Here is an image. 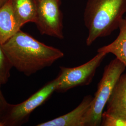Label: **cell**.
<instances>
[{"mask_svg":"<svg viewBox=\"0 0 126 126\" xmlns=\"http://www.w3.org/2000/svg\"><path fill=\"white\" fill-rule=\"evenodd\" d=\"M1 46L12 66L27 76L49 67L64 56L59 49L46 45L21 30Z\"/></svg>","mask_w":126,"mask_h":126,"instance_id":"obj_1","label":"cell"},{"mask_svg":"<svg viewBox=\"0 0 126 126\" xmlns=\"http://www.w3.org/2000/svg\"><path fill=\"white\" fill-rule=\"evenodd\" d=\"M126 13V0H88L84 14L87 46L118 29Z\"/></svg>","mask_w":126,"mask_h":126,"instance_id":"obj_2","label":"cell"},{"mask_svg":"<svg viewBox=\"0 0 126 126\" xmlns=\"http://www.w3.org/2000/svg\"><path fill=\"white\" fill-rule=\"evenodd\" d=\"M126 68L125 65L116 58L104 68L102 77L93 97L92 104L86 114L84 126H100L104 109L114 86Z\"/></svg>","mask_w":126,"mask_h":126,"instance_id":"obj_3","label":"cell"},{"mask_svg":"<svg viewBox=\"0 0 126 126\" xmlns=\"http://www.w3.org/2000/svg\"><path fill=\"white\" fill-rule=\"evenodd\" d=\"M59 82V77H57L22 103L9 104L4 114L0 117V121L4 126H18L25 122L32 112L45 102L56 92Z\"/></svg>","mask_w":126,"mask_h":126,"instance_id":"obj_4","label":"cell"},{"mask_svg":"<svg viewBox=\"0 0 126 126\" xmlns=\"http://www.w3.org/2000/svg\"><path fill=\"white\" fill-rule=\"evenodd\" d=\"M97 52L89 61L79 66H60L58 76L59 82L56 92L65 93L78 86H87L91 84L97 69L107 55L104 52Z\"/></svg>","mask_w":126,"mask_h":126,"instance_id":"obj_5","label":"cell"},{"mask_svg":"<svg viewBox=\"0 0 126 126\" xmlns=\"http://www.w3.org/2000/svg\"><path fill=\"white\" fill-rule=\"evenodd\" d=\"M36 20L35 23L43 35L59 39L64 38L63 16L60 0H35Z\"/></svg>","mask_w":126,"mask_h":126,"instance_id":"obj_6","label":"cell"},{"mask_svg":"<svg viewBox=\"0 0 126 126\" xmlns=\"http://www.w3.org/2000/svg\"><path fill=\"white\" fill-rule=\"evenodd\" d=\"M93 97L86 96L76 108L53 120L37 124V126H84L86 113L92 104Z\"/></svg>","mask_w":126,"mask_h":126,"instance_id":"obj_7","label":"cell"},{"mask_svg":"<svg viewBox=\"0 0 126 126\" xmlns=\"http://www.w3.org/2000/svg\"><path fill=\"white\" fill-rule=\"evenodd\" d=\"M8 0L0 7V44L2 45L21 30Z\"/></svg>","mask_w":126,"mask_h":126,"instance_id":"obj_8","label":"cell"},{"mask_svg":"<svg viewBox=\"0 0 126 126\" xmlns=\"http://www.w3.org/2000/svg\"><path fill=\"white\" fill-rule=\"evenodd\" d=\"M106 106L107 112L126 117V72L120 77Z\"/></svg>","mask_w":126,"mask_h":126,"instance_id":"obj_9","label":"cell"},{"mask_svg":"<svg viewBox=\"0 0 126 126\" xmlns=\"http://www.w3.org/2000/svg\"><path fill=\"white\" fill-rule=\"evenodd\" d=\"M14 15L20 27L28 23H35L36 8L35 0H10Z\"/></svg>","mask_w":126,"mask_h":126,"instance_id":"obj_10","label":"cell"},{"mask_svg":"<svg viewBox=\"0 0 126 126\" xmlns=\"http://www.w3.org/2000/svg\"><path fill=\"white\" fill-rule=\"evenodd\" d=\"M118 29L119 33L116 38L108 45L99 48L97 52L113 54L126 67V18L122 20Z\"/></svg>","mask_w":126,"mask_h":126,"instance_id":"obj_11","label":"cell"},{"mask_svg":"<svg viewBox=\"0 0 126 126\" xmlns=\"http://www.w3.org/2000/svg\"><path fill=\"white\" fill-rule=\"evenodd\" d=\"M13 67L7 55L5 53L1 45L0 44V82L5 84L9 80L10 71Z\"/></svg>","mask_w":126,"mask_h":126,"instance_id":"obj_12","label":"cell"},{"mask_svg":"<svg viewBox=\"0 0 126 126\" xmlns=\"http://www.w3.org/2000/svg\"><path fill=\"white\" fill-rule=\"evenodd\" d=\"M100 126H126V117L104 111L101 116Z\"/></svg>","mask_w":126,"mask_h":126,"instance_id":"obj_13","label":"cell"},{"mask_svg":"<svg viewBox=\"0 0 126 126\" xmlns=\"http://www.w3.org/2000/svg\"><path fill=\"white\" fill-rule=\"evenodd\" d=\"M1 85V84L0 82V118L4 114L9 104L5 99L4 97L1 92L0 89Z\"/></svg>","mask_w":126,"mask_h":126,"instance_id":"obj_14","label":"cell"},{"mask_svg":"<svg viewBox=\"0 0 126 126\" xmlns=\"http://www.w3.org/2000/svg\"><path fill=\"white\" fill-rule=\"evenodd\" d=\"M8 0H0V7L5 4Z\"/></svg>","mask_w":126,"mask_h":126,"instance_id":"obj_15","label":"cell"},{"mask_svg":"<svg viewBox=\"0 0 126 126\" xmlns=\"http://www.w3.org/2000/svg\"><path fill=\"white\" fill-rule=\"evenodd\" d=\"M0 126H4L3 123H2L1 122H0Z\"/></svg>","mask_w":126,"mask_h":126,"instance_id":"obj_16","label":"cell"},{"mask_svg":"<svg viewBox=\"0 0 126 126\" xmlns=\"http://www.w3.org/2000/svg\"><path fill=\"white\" fill-rule=\"evenodd\" d=\"M125 18H126V17H125Z\"/></svg>","mask_w":126,"mask_h":126,"instance_id":"obj_17","label":"cell"}]
</instances>
